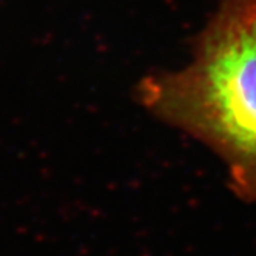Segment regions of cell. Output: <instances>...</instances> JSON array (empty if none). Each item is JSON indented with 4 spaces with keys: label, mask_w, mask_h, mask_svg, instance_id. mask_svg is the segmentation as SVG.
<instances>
[{
    "label": "cell",
    "mask_w": 256,
    "mask_h": 256,
    "mask_svg": "<svg viewBox=\"0 0 256 256\" xmlns=\"http://www.w3.org/2000/svg\"><path fill=\"white\" fill-rule=\"evenodd\" d=\"M139 96L221 158L234 193L256 204V0H219L190 62L147 76Z\"/></svg>",
    "instance_id": "obj_1"
}]
</instances>
